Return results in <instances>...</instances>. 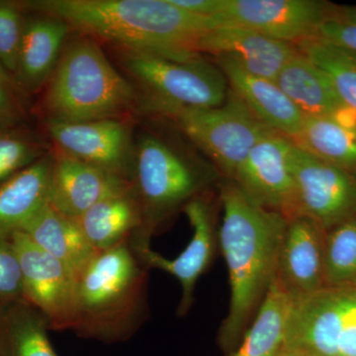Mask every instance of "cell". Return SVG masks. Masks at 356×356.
<instances>
[{
	"instance_id": "24",
	"label": "cell",
	"mask_w": 356,
	"mask_h": 356,
	"mask_svg": "<svg viewBox=\"0 0 356 356\" xmlns=\"http://www.w3.org/2000/svg\"><path fill=\"white\" fill-rule=\"evenodd\" d=\"M48 320L25 301L0 302V356H58Z\"/></svg>"
},
{
	"instance_id": "32",
	"label": "cell",
	"mask_w": 356,
	"mask_h": 356,
	"mask_svg": "<svg viewBox=\"0 0 356 356\" xmlns=\"http://www.w3.org/2000/svg\"><path fill=\"white\" fill-rule=\"evenodd\" d=\"M24 300L17 252L10 238L0 236V302Z\"/></svg>"
},
{
	"instance_id": "10",
	"label": "cell",
	"mask_w": 356,
	"mask_h": 356,
	"mask_svg": "<svg viewBox=\"0 0 356 356\" xmlns=\"http://www.w3.org/2000/svg\"><path fill=\"white\" fill-rule=\"evenodd\" d=\"M10 240L19 259L25 301L48 320L51 331H72L76 318V274L22 232L14 233Z\"/></svg>"
},
{
	"instance_id": "29",
	"label": "cell",
	"mask_w": 356,
	"mask_h": 356,
	"mask_svg": "<svg viewBox=\"0 0 356 356\" xmlns=\"http://www.w3.org/2000/svg\"><path fill=\"white\" fill-rule=\"evenodd\" d=\"M50 147L15 125H0V184L50 153Z\"/></svg>"
},
{
	"instance_id": "16",
	"label": "cell",
	"mask_w": 356,
	"mask_h": 356,
	"mask_svg": "<svg viewBox=\"0 0 356 356\" xmlns=\"http://www.w3.org/2000/svg\"><path fill=\"white\" fill-rule=\"evenodd\" d=\"M298 51L295 44L225 25L205 33L198 44L199 54H208L216 60H229L252 76L271 81H275L282 67Z\"/></svg>"
},
{
	"instance_id": "3",
	"label": "cell",
	"mask_w": 356,
	"mask_h": 356,
	"mask_svg": "<svg viewBox=\"0 0 356 356\" xmlns=\"http://www.w3.org/2000/svg\"><path fill=\"white\" fill-rule=\"evenodd\" d=\"M129 242L96 252L77 277V337L121 343L146 321L149 269Z\"/></svg>"
},
{
	"instance_id": "19",
	"label": "cell",
	"mask_w": 356,
	"mask_h": 356,
	"mask_svg": "<svg viewBox=\"0 0 356 356\" xmlns=\"http://www.w3.org/2000/svg\"><path fill=\"white\" fill-rule=\"evenodd\" d=\"M229 88L266 127L294 139L301 131L306 116L277 83L252 76L229 60H217Z\"/></svg>"
},
{
	"instance_id": "18",
	"label": "cell",
	"mask_w": 356,
	"mask_h": 356,
	"mask_svg": "<svg viewBox=\"0 0 356 356\" xmlns=\"http://www.w3.org/2000/svg\"><path fill=\"white\" fill-rule=\"evenodd\" d=\"M72 29L65 21L48 15L24 19L13 79L27 91L44 88L57 67Z\"/></svg>"
},
{
	"instance_id": "27",
	"label": "cell",
	"mask_w": 356,
	"mask_h": 356,
	"mask_svg": "<svg viewBox=\"0 0 356 356\" xmlns=\"http://www.w3.org/2000/svg\"><path fill=\"white\" fill-rule=\"evenodd\" d=\"M297 47L322 70L343 106L356 116V56L317 37Z\"/></svg>"
},
{
	"instance_id": "31",
	"label": "cell",
	"mask_w": 356,
	"mask_h": 356,
	"mask_svg": "<svg viewBox=\"0 0 356 356\" xmlns=\"http://www.w3.org/2000/svg\"><path fill=\"white\" fill-rule=\"evenodd\" d=\"M24 18L16 3L0 2V64L13 77Z\"/></svg>"
},
{
	"instance_id": "25",
	"label": "cell",
	"mask_w": 356,
	"mask_h": 356,
	"mask_svg": "<svg viewBox=\"0 0 356 356\" xmlns=\"http://www.w3.org/2000/svg\"><path fill=\"white\" fill-rule=\"evenodd\" d=\"M293 143L321 161L356 173V123L306 117Z\"/></svg>"
},
{
	"instance_id": "7",
	"label": "cell",
	"mask_w": 356,
	"mask_h": 356,
	"mask_svg": "<svg viewBox=\"0 0 356 356\" xmlns=\"http://www.w3.org/2000/svg\"><path fill=\"white\" fill-rule=\"evenodd\" d=\"M172 121L200 149L225 179L232 180L259 138L270 130L229 89L222 105L213 108H163L153 112Z\"/></svg>"
},
{
	"instance_id": "26",
	"label": "cell",
	"mask_w": 356,
	"mask_h": 356,
	"mask_svg": "<svg viewBox=\"0 0 356 356\" xmlns=\"http://www.w3.org/2000/svg\"><path fill=\"white\" fill-rule=\"evenodd\" d=\"M292 299L274 280L254 321L228 356H275L285 344Z\"/></svg>"
},
{
	"instance_id": "21",
	"label": "cell",
	"mask_w": 356,
	"mask_h": 356,
	"mask_svg": "<svg viewBox=\"0 0 356 356\" xmlns=\"http://www.w3.org/2000/svg\"><path fill=\"white\" fill-rule=\"evenodd\" d=\"M276 83L306 117H332L353 122L355 115L343 106L322 70L301 51L288 60Z\"/></svg>"
},
{
	"instance_id": "13",
	"label": "cell",
	"mask_w": 356,
	"mask_h": 356,
	"mask_svg": "<svg viewBox=\"0 0 356 356\" xmlns=\"http://www.w3.org/2000/svg\"><path fill=\"white\" fill-rule=\"evenodd\" d=\"M208 194L194 198L182 210L191 222L193 235L181 254L170 259L151 247L133 250L147 269H159L177 278L181 286V298L177 312L179 317H184L191 311L196 284L220 250L219 226Z\"/></svg>"
},
{
	"instance_id": "1",
	"label": "cell",
	"mask_w": 356,
	"mask_h": 356,
	"mask_svg": "<svg viewBox=\"0 0 356 356\" xmlns=\"http://www.w3.org/2000/svg\"><path fill=\"white\" fill-rule=\"evenodd\" d=\"M220 252L228 268L229 311L218 334L226 356L242 341L275 280L287 219L257 205L232 180L219 184Z\"/></svg>"
},
{
	"instance_id": "33",
	"label": "cell",
	"mask_w": 356,
	"mask_h": 356,
	"mask_svg": "<svg viewBox=\"0 0 356 356\" xmlns=\"http://www.w3.org/2000/svg\"><path fill=\"white\" fill-rule=\"evenodd\" d=\"M18 86L0 64V125H15L23 115Z\"/></svg>"
},
{
	"instance_id": "5",
	"label": "cell",
	"mask_w": 356,
	"mask_h": 356,
	"mask_svg": "<svg viewBox=\"0 0 356 356\" xmlns=\"http://www.w3.org/2000/svg\"><path fill=\"white\" fill-rule=\"evenodd\" d=\"M212 163L170 140L144 133L134 144L131 185L142 213V227L130 240L133 250L151 247L156 232L194 198L221 182Z\"/></svg>"
},
{
	"instance_id": "8",
	"label": "cell",
	"mask_w": 356,
	"mask_h": 356,
	"mask_svg": "<svg viewBox=\"0 0 356 356\" xmlns=\"http://www.w3.org/2000/svg\"><path fill=\"white\" fill-rule=\"evenodd\" d=\"M285 346L305 356H356V287H325L293 302Z\"/></svg>"
},
{
	"instance_id": "9",
	"label": "cell",
	"mask_w": 356,
	"mask_h": 356,
	"mask_svg": "<svg viewBox=\"0 0 356 356\" xmlns=\"http://www.w3.org/2000/svg\"><path fill=\"white\" fill-rule=\"evenodd\" d=\"M355 216L356 173L321 161L295 145L293 189L285 218H308L327 232Z\"/></svg>"
},
{
	"instance_id": "34",
	"label": "cell",
	"mask_w": 356,
	"mask_h": 356,
	"mask_svg": "<svg viewBox=\"0 0 356 356\" xmlns=\"http://www.w3.org/2000/svg\"><path fill=\"white\" fill-rule=\"evenodd\" d=\"M172 3L187 13L202 17L214 18L222 0H172Z\"/></svg>"
},
{
	"instance_id": "35",
	"label": "cell",
	"mask_w": 356,
	"mask_h": 356,
	"mask_svg": "<svg viewBox=\"0 0 356 356\" xmlns=\"http://www.w3.org/2000/svg\"><path fill=\"white\" fill-rule=\"evenodd\" d=\"M275 356H305L302 355V353H298V351L292 350V348H288V346H285L281 348L280 353H277Z\"/></svg>"
},
{
	"instance_id": "28",
	"label": "cell",
	"mask_w": 356,
	"mask_h": 356,
	"mask_svg": "<svg viewBox=\"0 0 356 356\" xmlns=\"http://www.w3.org/2000/svg\"><path fill=\"white\" fill-rule=\"evenodd\" d=\"M325 287H356V216L325 232Z\"/></svg>"
},
{
	"instance_id": "30",
	"label": "cell",
	"mask_w": 356,
	"mask_h": 356,
	"mask_svg": "<svg viewBox=\"0 0 356 356\" xmlns=\"http://www.w3.org/2000/svg\"><path fill=\"white\" fill-rule=\"evenodd\" d=\"M317 38L356 56V6H339L332 3L318 27Z\"/></svg>"
},
{
	"instance_id": "14",
	"label": "cell",
	"mask_w": 356,
	"mask_h": 356,
	"mask_svg": "<svg viewBox=\"0 0 356 356\" xmlns=\"http://www.w3.org/2000/svg\"><path fill=\"white\" fill-rule=\"evenodd\" d=\"M290 138L267 130L238 166L232 181L250 201L285 217L293 189V153Z\"/></svg>"
},
{
	"instance_id": "20",
	"label": "cell",
	"mask_w": 356,
	"mask_h": 356,
	"mask_svg": "<svg viewBox=\"0 0 356 356\" xmlns=\"http://www.w3.org/2000/svg\"><path fill=\"white\" fill-rule=\"evenodd\" d=\"M53 151L0 184V236L10 238L50 203Z\"/></svg>"
},
{
	"instance_id": "17",
	"label": "cell",
	"mask_w": 356,
	"mask_h": 356,
	"mask_svg": "<svg viewBox=\"0 0 356 356\" xmlns=\"http://www.w3.org/2000/svg\"><path fill=\"white\" fill-rule=\"evenodd\" d=\"M131 181L54 147L50 205L76 219L96 203L130 186Z\"/></svg>"
},
{
	"instance_id": "4",
	"label": "cell",
	"mask_w": 356,
	"mask_h": 356,
	"mask_svg": "<svg viewBox=\"0 0 356 356\" xmlns=\"http://www.w3.org/2000/svg\"><path fill=\"white\" fill-rule=\"evenodd\" d=\"M137 107V88L115 69L98 41L81 33L67 39L44 86L46 123L125 118Z\"/></svg>"
},
{
	"instance_id": "15",
	"label": "cell",
	"mask_w": 356,
	"mask_h": 356,
	"mask_svg": "<svg viewBox=\"0 0 356 356\" xmlns=\"http://www.w3.org/2000/svg\"><path fill=\"white\" fill-rule=\"evenodd\" d=\"M325 232L305 217L287 219L275 282L293 302L325 288Z\"/></svg>"
},
{
	"instance_id": "23",
	"label": "cell",
	"mask_w": 356,
	"mask_h": 356,
	"mask_svg": "<svg viewBox=\"0 0 356 356\" xmlns=\"http://www.w3.org/2000/svg\"><path fill=\"white\" fill-rule=\"evenodd\" d=\"M76 220L96 252L129 242L142 227V213L132 185L96 203Z\"/></svg>"
},
{
	"instance_id": "6",
	"label": "cell",
	"mask_w": 356,
	"mask_h": 356,
	"mask_svg": "<svg viewBox=\"0 0 356 356\" xmlns=\"http://www.w3.org/2000/svg\"><path fill=\"white\" fill-rule=\"evenodd\" d=\"M119 62L144 90L140 107L149 113L163 108L205 109L226 102L229 84L219 67L203 57L191 60L119 50Z\"/></svg>"
},
{
	"instance_id": "12",
	"label": "cell",
	"mask_w": 356,
	"mask_h": 356,
	"mask_svg": "<svg viewBox=\"0 0 356 356\" xmlns=\"http://www.w3.org/2000/svg\"><path fill=\"white\" fill-rule=\"evenodd\" d=\"M46 129L55 149L130 181L135 142L127 119L47 122Z\"/></svg>"
},
{
	"instance_id": "2",
	"label": "cell",
	"mask_w": 356,
	"mask_h": 356,
	"mask_svg": "<svg viewBox=\"0 0 356 356\" xmlns=\"http://www.w3.org/2000/svg\"><path fill=\"white\" fill-rule=\"evenodd\" d=\"M20 9L65 21L70 29L119 50L145 51L177 60L201 58L198 44L217 27L172 0H33Z\"/></svg>"
},
{
	"instance_id": "22",
	"label": "cell",
	"mask_w": 356,
	"mask_h": 356,
	"mask_svg": "<svg viewBox=\"0 0 356 356\" xmlns=\"http://www.w3.org/2000/svg\"><path fill=\"white\" fill-rule=\"evenodd\" d=\"M20 232L37 247L69 267L77 277L97 252L83 235L76 220L58 212L50 203Z\"/></svg>"
},
{
	"instance_id": "11",
	"label": "cell",
	"mask_w": 356,
	"mask_h": 356,
	"mask_svg": "<svg viewBox=\"0 0 356 356\" xmlns=\"http://www.w3.org/2000/svg\"><path fill=\"white\" fill-rule=\"evenodd\" d=\"M331 4L318 0H222L214 19L218 25L299 46L317 37Z\"/></svg>"
}]
</instances>
